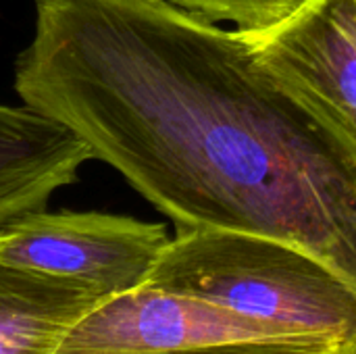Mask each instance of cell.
<instances>
[{"label": "cell", "instance_id": "obj_2", "mask_svg": "<svg viewBox=\"0 0 356 354\" xmlns=\"http://www.w3.org/2000/svg\"><path fill=\"white\" fill-rule=\"evenodd\" d=\"M144 286L244 317L356 342V288L317 257L263 236L188 230L167 242Z\"/></svg>", "mask_w": 356, "mask_h": 354}, {"label": "cell", "instance_id": "obj_6", "mask_svg": "<svg viewBox=\"0 0 356 354\" xmlns=\"http://www.w3.org/2000/svg\"><path fill=\"white\" fill-rule=\"evenodd\" d=\"M88 161L90 146L56 119L27 104H0V227L44 211Z\"/></svg>", "mask_w": 356, "mask_h": 354}, {"label": "cell", "instance_id": "obj_1", "mask_svg": "<svg viewBox=\"0 0 356 354\" xmlns=\"http://www.w3.org/2000/svg\"><path fill=\"white\" fill-rule=\"evenodd\" d=\"M23 104L115 167L177 232L292 244L356 288V152L240 29L167 0H35Z\"/></svg>", "mask_w": 356, "mask_h": 354}, {"label": "cell", "instance_id": "obj_5", "mask_svg": "<svg viewBox=\"0 0 356 354\" xmlns=\"http://www.w3.org/2000/svg\"><path fill=\"white\" fill-rule=\"evenodd\" d=\"M240 33L257 63L356 152V0H302L282 21Z\"/></svg>", "mask_w": 356, "mask_h": 354}, {"label": "cell", "instance_id": "obj_9", "mask_svg": "<svg viewBox=\"0 0 356 354\" xmlns=\"http://www.w3.org/2000/svg\"><path fill=\"white\" fill-rule=\"evenodd\" d=\"M190 354H356V342L336 336H317L300 340H265L215 346Z\"/></svg>", "mask_w": 356, "mask_h": 354}, {"label": "cell", "instance_id": "obj_8", "mask_svg": "<svg viewBox=\"0 0 356 354\" xmlns=\"http://www.w3.org/2000/svg\"><path fill=\"white\" fill-rule=\"evenodd\" d=\"M207 21H229L236 29H261L282 21L302 0H167Z\"/></svg>", "mask_w": 356, "mask_h": 354}, {"label": "cell", "instance_id": "obj_3", "mask_svg": "<svg viewBox=\"0 0 356 354\" xmlns=\"http://www.w3.org/2000/svg\"><path fill=\"white\" fill-rule=\"evenodd\" d=\"M169 240L163 223L44 209L0 227V259L111 298L144 286Z\"/></svg>", "mask_w": 356, "mask_h": 354}, {"label": "cell", "instance_id": "obj_4", "mask_svg": "<svg viewBox=\"0 0 356 354\" xmlns=\"http://www.w3.org/2000/svg\"><path fill=\"white\" fill-rule=\"evenodd\" d=\"M317 336L330 334L257 321L202 298L140 286L96 305L67 332L54 354H190Z\"/></svg>", "mask_w": 356, "mask_h": 354}, {"label": "cell", "instance_id": "obj_7", "mask_svg": "<svg viewBox=\"0 0 356 354\" xmlns=\"http://www.w3.org/2000/svg\"><path fill=\"white\" fill-rule=\"evenodd\" d=\"M104 296L0 259V354H54Z\"/></svg>", "mask_w": 356, "mask_h": 354}]
</instances>
